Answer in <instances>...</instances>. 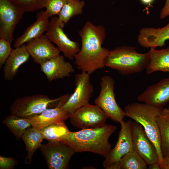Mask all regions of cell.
I'll return each mask as SVG.
<instances>
[{
	"label": "cell",
	"mask_w": 169,
	"mask_h": 169,
	"mask_svg": "<svg viewBox=\"0 0 169 169\" xmlns=\"http://www.w3.org/2000/svg\"><path fill=\"white\" fill-rule=\"evenodd\" d=\"M69 0H48L45 7L49 17L55 15H59L64 5Z\"/></svg>",
	"instance_id": "obj_29"
},
{
	"label": "cell",
	"mask_w": 169,
	"mask_h": 169,
	"mask_svg": "<svg viewBox=\"0 0 169 169\" xmlns=\"http://www.w3.org/2000/svg\"><path fill=\"white\" fill-rule=\"evenodd\" d=\"M40 131L49 141H60L66 139L70 132L64 122L51 124Z\"/></svg>",
	"instance_id": "obj_25"
},
{
	"label": "cell",
	"mask_w": 169,
	"mask_h": 169,
	"mask_svg": "<svg viewBox=\"0 0 169 169\" xmlns=\"http://www.w3.org/2000/svg\"><path fill=\"white\" fill-rule=\"evenodd\" d=\"M149 60L148 52L137 53L132 46L116 47L109 51L104 61L105 67L117 70L122 75H129L142 71Z\"/></svg>",
	"instance_id": "obj_4"
},
{
	"label": "cell",
	"mask_w": 169,
	"mask_h": 169,
	"mask_svg": "<svg viewBox=\"0 0 169 169\" xmlns=\"http://www.w3.org/2000/svg\"><path fill=\"white\" fill-rule=\"evenodd\" d=\"M131 123L132 121L129 120L126 121L123 120L120 123L121 128L116 143L111 149L103 162V166L105 169L133 149Z\"/></svg>",
	"instance_id": "obj_13"
},
{
	"label": "cell",
	"mask_w": 169,
	"mask_h": 169,
	"mask_svg": "<svg viewBox=\"0 0 169 169\" xmlns=\"http://www.w3.org/2000/svg\"><path fill=\"white\" fill-rule=\"evenodd\" d=\"M11 44L6 39H0V68L4 64L13 49Z\"/></svg>",
	"instance_id": "obj_30"
},
{
	"label": "cell",
	"mask_w": 169,
	"mask_h": 169,
	"mask_svg": "<svg viewBox=\"0 0 169 169\" xmlns=\"http://www.w3.org/2000/svg\"><path fill=\"white\" fill-rule=\"evenodd\" d=\"M21 138L25 144L27 152L25 162L29 164L33 154L37 149L39 148L44 138L40 131L32 126L26 129Z\"/></svg>",
	"instance_id": "obj_23"
},
{
	"label": "cell",
	"mask_w": 169,
	"mask_h": 169,
	"mask_svg": "<svg viewBox=\"0 0 169 169\" xmlns=\"http://www.w3.org/2000/svg\"><path fill=\"white\" fill-rule=\"evenodd\" d=\"M30 56L25 44L13 49L4 64L3 72L4 79L13 80L19 67L28 61Z\"/></svg>",
	"instance_id": "obj_20"
},
{
	"label": "cell",
	"mask_w": 169,
	"mask_h": 169,
	"mask_svg": "<svg viewBox=\"0 0 169 169\" xmlns=\"http://www.w3.org/2000/svg\"><path fill=\"white\" fill-rule=\"evenodd\" d=\"M147 164L133 149L106 169H146Z\"/></svg>",
	"instance_id": "obj_22"
},
{
	"label": "cell",
	"mask_w": 169,
	"mask_h": 169,
	"mask_svg": "<svg viewBox=\"0 0 169 169\" xmlns=\"http://www.w3.org/2000/svg\"><path fill=\"white\" fill-rule=\"evenodd\" d=\"M64 24L58 17H52L45 35L51 42L57 45L64 57L72 60L80 50L79 45L78 42L71 40L64 33L63 29Z\"/></svg>",
	"instance_id": "obj_10"
},
{
	"label": "cell",
	"mask_w": 169,
	"mask_h": 169,
	"mask_svg": "<svg viewBox=\"0 0 169 169\" xmlns=\"http://www.w3.org/2000/svg\"><path fill=\"white\" fill-rule=\"evenodd\" d=\"M116 129V126L105 124L98 127L70 131L69 136L60 142L71 147L76 152H91L105 158L111 149L109 138Z\"/></svg>",
	"instance_id": "obj_2"
},
{
	"label": "cell",
	"mask_w": 169,
	"mask_h": 169,
	"mask_svg": "<svg viewBox=\"0 0 169 169\" xmlns=\"http://www.w3.org/2000/svg\"><path fill=\"white\" fill-rule=\"evenodd\" d=\"M18 161L12 157L0 156V169H12L14 168Z\"/></svg>",
	"instance_id": "obj_31"
},
{
	"label": "cell",
	"mask_w": 169,
	"mask_h": 169,
	"mask_svg": "<svg viewBox=\"0 0 169 169\" xmlns=\"http://www.w3.org/2000/svg\"><path fill=\"white\" fill-rule=\"evenodd\" d=\"M131 134L133 149L147 164L158 163L157 152L154 144L142 125L135 121H132Z\"/></svg>",
	"instance_id": "obj_12"
},
{
	"label": "cell",
	"mask_w": 169,
	"mask_h": 169,
	"mask_svg": "<svg viewBox=\"0 0 169 169\" xmlns=\"http://www.w3.org/2000/svg\"><path fill=\"white\" fill-rule=\"evenodd\" d=\"M19 5L25 12H33L45 7L48 0H10Z\"/></svg>",
	"instance_id": "obj_28"
},
{
	"label": "cell",
	"mask_w": 169,
	"mask_h": 169,
	"mask_svg": "<svg viewBox=\"0 0 169 169\" xmlns=\"http://www.w3.org/2000/svg\"><path fill=\"white\" fill-rule=\"evenodd\" d=\"M169 15V0H166L165 5L161 11L160 18L163 19Z\"/></svg>",
	"instance_id": "obj_32"
},
{
	"label": "cell",
	"mask_w": 169,
	"mask_h": 169,
	"mask_svg": "<svg viewBox=\"0 0 169 169\" xmlns=\"http://www.w3.org/2000/svg\"><path fill=\"white\" fill-rule=\"evenodd\" d=\"M162 155L165 159L169 156V111L163 109L156 118Z\"/></svg>",
	"instance_id": "obj_24"
},
{
	"label": "cell",
	"mask_w": 169,
	"mask_h": 169,
	"mask_svg": "<svg viewBox=\"0 0 169 169\" xmlns=\"http://www.w3.org/2000/svg\"><path fill=\"white\" fill-rule=\"evenodd\" d=\"M100 80V91L99 96L95 99L94 103L102 109L108 118L120 123L125 114L115 100L114 80L109 76L104 75L101 77Z\"/></svg>",
	"instance_id": "obj_6"
},
{
	"label": "cell",
	"mask_w": 169,
	"mask_h": 169,
	"mask_svg": "<svg viewBox=\"0 0 169 169\" xmlns=\"http://www.w3.org/2000/svg\"><path fill=\"white\" fill-rule=\"evenodd\" d=\"M49 169H65L76 153L71 147L60 141H49L39 148Z\"/></svg>",
	"instance_id": "obj_9"
},
{
	"label": "cell",
	"mask_w": 169,
	"mask_h": 169,
	"mask_svg": "<svg viewBox=\"0 0 169 169\" xmlns=\"http://www.w3.org/2000/svg\"><path fill=\"white\" fill-rule=\"evenodd\" d=\"M141 2L143 4L146 5H150L155 1V0H140Z\"/></svg>",
	"instance_id": "obj_34"
},
{
	"label": "cell",
	"mask_w": 169,
	"mask_h": 169,
	"mask_svg": "<svg viewBox=\"0 0 169 169\" xmlns=\"http://www.w3.org/2000/svg\"><path fill=\"white\" fill-rule=\"evenodd\" d=\"M144 103L163 107L169 102V77L147 87L137 97Z\"/></svg>",
	"instance_id": "obj_15"
},
{
	"label": "cell",
	"mask_w": 169,
	"mask_h": 169,
	"mask_svg": "<svg viewBox=\"0 0 169 169\" xmlns=\"http://www.w3.org/2000/svg\"><path fill=\"white\" fill-rule=\"evenodd\" d=\"M148 169H160L161 167L159 164L157 163H155L148 165Z\"/></svg>",
	"instance_id": "obj_33"
},
{
	"label": "cell",
	"mask_w": 169,
	"mask_h": 169,
	"mask_svg": "<svg viewBox=\"0 0 169 169\" xmlns=\"http://www.w3.org/2000/svg\"><path fill=\"white\" fill-rule=\"evenodd\" d=\"M169 111V109H168Z\"/></svg>",
	"instance_id": "obj_36"
},
{
	"label": "cell",
	"mask_w": 169,
	"mask_h": 169,
	"mask_svg": "<svg viewBox=\"0 0 169 169\" xmlns=\"http://www.w3.org/2000/svg\"><path fill=\"white\" fill-rule=\"evenodd\" d=\"M169 39V22L161 28H144L139 31L137 41L142 47L155 48L165 45L166 40Z\"/></svg>",
	"instance_id": "obj_17"
},
{
	"label": "cell",
	"mask_w": 169,
	"mask_h": 169,
	"mask_svg": "<svg viewBox=\"0 0 169 169\" xmlns=\"http://www.w3.org/2000/svg\"><path fill=\"white\" fill-rule=\"evenodd\" d=\"M78 33L81 47L74 57L76 68L89 74L104 68L105 60L109 52L102 46L105 38V28L87 21Z\"/></svg>",
	"instance_id": "obj_1"
},
{
	"label": "cell",
	"mask_w": 169,
	"mask_h": 169,
	"mask_svg": "<svg viewBox=\"0 0 169 169\" xmlns=\"http://www.w3.org/2000/svg\"><path fill=\"white\" fill-rule=\"evenodd\" d=\"M89 74L84 72L75 76V88L66 102L61 107L69 118L79 108L89 103L93 91Z\"/></svg>",
	"instance_id": "obj_7"
},
{
	"label": "cell",
	"mask_w": 169,
	"mask_h": 169,
	"mask_svg": "<svg viewBox=\"0 0 169 169\" xmlns=\"http://www.w3.org/2000/svg\"><path fill=\"white\" fill-rule=\"evenodd\" d=\"M61 106L46 109L37 115L25 118L40 131L51 124L64 122L69 116Z\"/></svg>",
	"instance_id": "obj_19"
},
{
	"label": "cell",
	"mask_w": 169,
	"mask_h": 169,
	"mask_svg": "<svg viewBox=\"0 0 169 169\" xmlns=\"http://www.w3.org/2000/svg\"><path fill=\"white\" fill-rule=\"evenodd\" d=\"M40 70L45 75L49 82L69 77L70 74L75 72L73 65L60 54L41 64Z\"/></svg>",
	"instance_id": "obj_16"
},
{
	"label": "cell",
	"mask_w": 169,
	"mask_h": 169,
	"mask_svg": "<svg viewBox=\"0 0 169 169\" xmlns=\"http://www.w3.org/2000/svg\"><path fill=\"white\" fill-rule=\"evenodd\" d=\"M25 12L18 4L10 0H0V38L11 44L13 32Z\"/></svg>",
	"instance_id": "obj_8"
},
{
	"label": "cell",
	"mask_w": 169,
	"mask_h": 169,
	"mask_svg": "<svg viewBox=\"0 0 169 169\" xmlns=\"http://www.w3.org/2000/svg\"><path fill=\"white\" fill-rule=\"evenodd\" d=\"M70 95L67 94L54 99L41 94L18 98L10 106L11 113L20 118L31 117L39 114L46 109L62 106Z\"/></svg>",
	"instance_id": "obj_5"
},
{
	"label": "cell",
	"mask_w": 169,
	"mask_h": 169,
	"mask_svg": "<svg viewBox=\"0 0 169 169\" xmlns=\"http://www.w3.org/2000/svg\"><path fill=\"white\" fill-rule=\"evenodd\" d=\"M108 116L96 105L88 103L83 106L71 116V123L74 127L82 129L93 128L105 124Z\"/></svg>",
	"instance_id": "obj_11"
},
{
	"label": "cell",
	"mask_w": 169,
	"mask_h": 169,
	"mask_svg": "<svg viewBox=\"0 0 169 169\" xmlns=\"http://www.w3.org/2000/svg\"><path fill=\"white\" fill-rule=\"evenodd\" d=\"M84 5V1L69 0L64 5L58 15L59 20L66 24L71 18L82 13Z\"/></svg>",
	"instance_id": "obj_27"
},
{
	"label": "cell",
	"mask_w": 169,
	"mask_h": 169,
	"mask_svg": "<svg viewBox=\"0 0 169 169\" xmlns=\"http://www.w3.org/2000/svg\"><path fill=\"white\" fill-rule=\"evenodd\" d=\"M149 60L146 68L147 74L157 71L169 72V47L161 50L151 48Z\"/></svg>",
	"instance_id": "obj_21"
},
{
	"label": "cell",
	"mask_w": 169,
	"mask_h": 169,
	"mask_svg": "<svg viewBox=\"0 0 169 169\" xmlns=\"http://www.w3.org/2000/svg\"><path fill=\"white\" fill-rule=\"evenodd\" d=\"M49 16L46 11L38 12L36 15V21L26 28L23 34L15 40L13 46L20 47L30 40L39 37L48 29L49 21Z\"/></svg>",
	"instance_id": "obj_18"
},
{
	"label": "cell",
	"mask_w": 169,
	"mask_h": 169,
	"mask_svg": "<svg viewBox=\"0 0 169 169\" xmlns=\"http://www.w3.org/2000/svg\"><path fill=\"white\" fill-rule=\"evenodd\" d=\"M9 130L19 140L28 128L32 126L31 124L25 118L18 117L11 114L2 121Z\"/></svg>",
	"instance_id": "obj_26"
},
{
	"label": "cell",
	"mask_w": 169,
	"mask_h": 169,
	"mask_svg": "<svg viewBox=\"0 0 169 169\" xmlns=\"http://www.w3.org/2000/svg\"><path fill=\"white\" fill-rule=\"evenodd\" d=\"M166 169H169V156L165 159Z\"/></svg>",
	"instance_id": "obj_35"
},
{
	"label": "cell",
	"mask_w": 169,
	"mask_h": 169,
	"mask_svg": "<svg viewBox=\"0 0 169 169\" xmlns=\"http://www.w3.org/2000/svg\"><path fill=\"white\" fill-rule=\"evenodd\" d=\"M26 46L34 61L40 65L59 55L60 52L46 35L30 40L27 42Z\"/></svg>",
	"instance_id": "obj_14"
},
{
	"label": "cell",
	"mask_w": 169,
	"mask_h": 169,
	"mask_svg": "<svg viewBox=\"0 0 169 169\" xmlns=\"http://www.w3.org/2000/svg\"><path fill=\"white\" fill-rule=\"evenodd\" d=\"M125 116L140 124L147 136L154 144L157 152L161 169H166L165 161L161 148L160 138L156 118L163 109L146 103H133L124 108Z\"/></svg>",
	"instance_id": "obj_3"
}]
</instances>
